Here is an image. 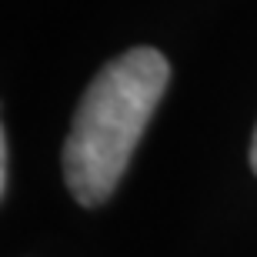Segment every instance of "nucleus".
Returning <instances> with one entry per match:
<instances>
[{
	"label": "nucleus",
	"mask_w": 257,
	"mask_h": 257,
	"mask_svg": "<svg viewBox=\"0 0 257 257\" xmlns=\"http://www.w3.org/2000/svg\"><path fill=\"white\" fill-rule=\"evenodd\" d=\"M10 184V141L7 134H0V194H7Z\"/></svg>",
	"instance_id": "obj_2"
},
{
	"label": "nucleus",
	"mask_w": 257,
	"mask_h": 257,
	"mask_svg": "<svg viewBox=\"0 0 257 257\" xmlns=\"http://www.w3.org/2000/svg\"><path fill=\"white\" fill-rule=\"evenodd\" d=\"M167 80L171 64L154 47L127 50L90 80L64 141V184L80 207L114 194Z\"/></svg>",
	"instance_id": "obj_1"
},
{
	"label": "nucleus",
	"mask_w": 257,
	"mask_h": 257,
	"mask_svg": "<svg viewBox=\"0 0 257 257\" xmlns=\"http://www.w3.org/2000/svg\"><path fill=\"white\" fill-rule=\"evenodd\" d=\"M250 167L257 174V131H254V141H250Z\"/></svg>",
	"instance_id": "obj_3"
}]
</instances>
